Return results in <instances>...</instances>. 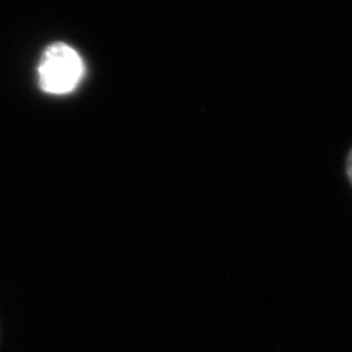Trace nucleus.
I'll use <instances>...</instances> for the list:
<instances>
[{"label": "nucleus", "instance_id": "nucleus-1", "mask_svg": "<svg viewBox=\"0 0 352 352\" xmlns=\"http://www.w3.org/2000/svg\"><path fill=\"white\" fill-rule=\"evenodd\" d=\"M84 75V62L69 44L56 41L44 49L38 66L37 78L41 91L62 96L72 93Z\"/></svg>", "mask_w": 352, "mask_h": 352}, {"label": "nucleus", "instance_id": "nucleus-2", "mask_svg": "<svg viewBox=\"0 0 352 352\" xmlns=\"http://www.w3.org/2000/svg\"><path fill=\"white\" fill-rule=\"evenodd\" d=\"M346 176H348V181L352 185V148L348 153V157H346Z\"/></svg>", "mask_w": 352, "mask_h": 352}]
</instances>
